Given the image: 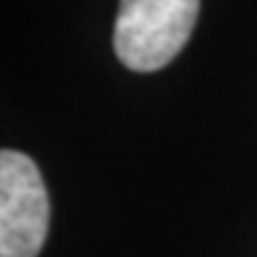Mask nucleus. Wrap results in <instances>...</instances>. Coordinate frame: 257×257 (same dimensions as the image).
Instances as JSON below:
<instances>
[{"instance_id":"f257e3e1","label":"nucleus","mask_w":257,"mask_h":257,"mask_svg":"<svg viewBox=\"0 0 257 257\" xmlns=\"http://www.w3.org/2000/svg\"><path fill=\"white\" fill-rule=\"evenodd\" d=\"M197 16L200 0H121L113 50L132 71H158L184 50Z\"/></svg>"},{"instance_id":"f03ea898","label":"nucleus","mask_w":257,"mask_h":257,"mask_svg":"<svg viewBox=\"0 0 257 257\" xmlns=\"http://www.w3.org/2000/svg\"><path fill=\"white\" fill-rule=\"evenodd\" d=\"M50 226V200L29 155L0 153V257H37Z\"/></svg>"}]
</instances>
